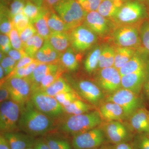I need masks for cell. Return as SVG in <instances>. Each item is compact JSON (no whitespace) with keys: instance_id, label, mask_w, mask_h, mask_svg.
Wrapping results in <instances>:
<instances>
[{"instance_id":"34","label":"cell","mask_w":149,"mask_h":149,"mask_svg":"<svg viewBox=\"0 0 149 149\" xmlns=\"http://www.w3.org/2000/svg\"><path fill=\"white\" fill-rule=\"evenodd\" d=\"M44 42V39L37 34L26 42L24 45V51L29 56L35 59L36 54L42 47Z\"/></svg>"},{"instance_id":"13","label":"cell","mask_w":149,"mask_h":149,"mask_svg":"<svg viewBox=\"0 0 149 149\" xmlns=\"http://www.w3.org/2000/svg\"><path fill=\"white\" fill-rule=\"evenodd\" d=\"M101 128L103 130L107 140L113 145L128 143L133 139L132 130L121 121H106L102 124Z\"/></svg>"},{"instance_id":"33","label":"cell","mask_w":149,"mask_h":149,"mask_svg":"<svg viewBox=\"0 0 149 149\" xmlns=\"http://www.w3.org/2000/svg\"><path fill=\"white\" fill-rule=\"evenodd\" d=\"M64 72L65 70L61 67L56 72L48 74L43 78L38 85L31 88V93L36 92H42L45 90L46 88L54 83L59 77H61L62 74Z\"/></svg>"},{"instance_id":"54","label":"cell","mask_w":149,"mask_h":149,"mask_svg":"<svg viewBox=\"0 0 149 149\" xmlns=\"http://www.w3.org/2000/svg\"><path fill=\"white\" fill-rule=\"evenodd\" d=\"M0 149H11L8 141L2 134L0 136Z\"/></svg>"},{"instance_id":"58","label":"cell","mask_w":149,"mask_h":149,"mask_svg":"<svg viewBox=\"0 0 149 149\" xmlns=\"http://www.w3.org/2000/svg\"><path fill=\"white\" fill-rule=\"evenodd\" d=\"M5 75H6V74L4 70L2 67L0 66V79H1V82L3 81Z\"/></svg>"},{"instance_id":"5","label":"cell","mask_w":149,"mask_h":149,"mask_svg":"<svg viewBox=\"0 0 149 149\" xmlns=\"http://www.w3.org/2000/svg\"><path fill=\"white\" fill-rule=\"evenodd\" d=\"M79 97L92 105L100 106L105 100L106 95L97 85L87 80L75 81L67 77L66 79Z\"/></svg>"},{"instance_id":"17","label":"cell","mask_w":149,"mask_h":149,"mask_svg":"<svg viewBox=\"0 0 149 149\" xmlns=\"http://www.w3.org/2000/svg\"><path fill=\"white\" fill-rule=\"evenodd\" d=\"M149 66V53L143 47L137 49L134 56L119 70L121 76Z\"/></svg>"},{"instance_id":"50","label":"cell","mask_w":149,"mask_h":149,"mask_svg":"<svg viewBox=\"0 0 149 149\" xmlns=\"http://www.w3.org/2000/svg\"><path fill=\"white\" fill-rule=\"evenodd\" d=\"M11 100L10 93L8 88L7 87L4 81L1 83L0 87V102L1 104L3 102Z\"/></svg>"},{"instance_id":"45","label":"cell","mask_w":149,"mask_h":149,"mask_svg":"<svg viewBox=\"0 0 149 149\" xmlns=\"http://www.w3.org/2000/svg\"><path fill=\"white\" fill-rule=\"evenodd\" d=\"M83 9L87 12L96 11L103 0H77Z\"/></svg>"},{"instance_id":"24","label":"cell","mask_w":149,"mask_h":149,"mask_svg":"<svg viewBox=\"0 0 149 149\" xmlns=\"http://www.w3.org/2000/svg\"><path fill=\"white\" fill-rule=\"evenodd\" d=\"M51 10L42 8L39 16L33 24L37 30V34L45 40H48L51 34L48 24V17Z\"/></svg>"},{"instance_id":"64","label":"cell","mask_w":149,"mask_h":149,"mask_svg":"<svg viewBox=\"0 0 149 149\" xmlns=\"http://www.w3.org/2000/svg\"><path fill=\"white\" fill-rule=\"evenodd\" d=\"M8 1H12V0H8Z\"/></svg>"},{"instance_id":"40","label":"cell","mask_w":149,"mask_h":149,"mask_svg":"<svg viewBox=\"0 0 149 149\" xmlns=\"http://www.w3.org/2000/svg\"><path fill=\"white\" fill-rule=\"evenodd\" d=\"M139 32L142 46L149 53V20L142 22Z\"/></svg>"},{"instance_id":"59","label":"cell","mask_w":149,"mask_h":149,"mask_svg":"<svg viewBox=\"0 0 149 149\" xmlns=\"http://www.w3.org/2000/svg\"><path fill=\"white\" fill-rule=\"evenodd\" d=\"M6 56V54L1 51L0 52V61H1Z\"/></svg>"},{"instance_id":"27","label":"cell","mask_w":149,"mask_h":149,"mask_svg":"<svg viewBox=\"0 0 149 149\" xmlns=\"http://www.w3.org/2000/svg\"><path fill=\"white\" fill-rule=\"evenodd\" d=\"M137 49L117 47L115 48L114 66L119 70L133 57Z\"/></svg>"},{"instance_id":"9","label":"cell","mask_w":149,"mask_h":149,"mask_svg":"<svg viewBox=\"0 0 149 149\" xmlns=\"http://www.w3.org/2000/svg\"><path fill=\"white\" fill-rule=\"evenodd\" d=\"M30 99L38 110L52 118L61 116L64 113L62 106L55 97L42 92L31 93Z\"/></svg>"},{"instance_id":"44","label":"cell","mask_w":149,"mask_h":149,"mask_svg":"<svg viewBox=\"0 0 149 149\" xmlns=\"http://www.w3.org/2000/svg\"><path fill=\"white\" fill-rule=\"evenodd\" d=\"M8 36L13 49L18 50H24V45L19 36V33L14 27L11 30Z\"/></svg>"},{"instance_id":"14","label":"cell","mask_w":149,"mask_h":149,"mask_svg":"<svg viewBox=\"0 0 149 149\" xmlns=\"http://www.w3.org/2000/svg\"><path fill=\"white\" fill-rule=\"evenodd\" d=\"M98 86L107 95H111L122 88L121 76L114 67L102 68L97 78Z\"/></svg>"},{"instance_id":"38","label":"cell","mask_w":149,"mask_h":149,"mask_svg":"<svg viewBox=\"0 0 149 149\" xmlns=\"http://www.w3.org/2000/svg\"><path fill=\"white\" fill-rule=\"evenodd\" d=\"M131 141L133 149H149V133H137Z\"/></svg>"},{"instance_id":"35","label":"cell","mask_w":149,"mask_h":149,"mask_svg":"<svg viewBox=\"0 0 149 149\" xmlns=\"http://www.w3.org/2000/svg\"><path fill=\"white\" fill-rule=\"evenodd\" d=\"M8 9L3 2L1 3L0 13V31L1 34L8 35L13 27L11 19L8 16Z\"/></svg>"},{"instance_id":"23","label":"cell","mask_w":149,"mask_h":149,"mask_svg":"<svg viewBox=\"0 0 149 149\" xmlns=\"http://www.w3.org/2000/svg\"><path fill=\"white\" fill-rule=\"evenodd\" d=\"M77 53L71 47H70L61 54L59 64L65 71L67 70L71 72L78 69L81 56Z\"/></svg>"},{"instance_id":"32","label":"cell","mask_w":149,"mask_h":149,"mask_svg":"<svg viewBox=\"0 0 149 149\" xmlns=\"http://www.w3.org/2000/svg\"><path fill=\"white\" fill-rule=\"evenodd\" d=\"M115 48L112 46L103 47L99 58L98 67L100 69L114 66Z\"/></svg>"},{"instance_id":"12","label":"cell","mask_w":149,"mask_h":149,"mask_svg":"<svg viewBox=\"0 0 149 149\" xmlns=\"http://www.w3.org/2000/svg\"><path fill=\"white\" fill-rule=\"evenodd\" d=\"M70 34L71 47L78 53L89 49L97 39V36L83 24L72 29Z\"/></svg>"},{"instance_id":"15","label":"cell","mask_w":149,"mask_h":149,"mask_svg":"<svg viewBox=\"0 0 149 149\" xmlns=\"http://www.w3.org/2000/svg\"><path fill=\"white\" fill-rule=\"evenodd\" d=\"M83 24L101 37L108 35L112 27H114L111 20L104 17L97 10L87 13Z\"/></svg>"},{"instance_id":"48","label":"cell","mask_w":149,"mask_h":149,"mask_svg":"<svg viewBox=\"0 0 149 149\" xmlns=\"http://www.w3.org/2000/svg\"><path fill=\"white\" fill-rule=\"evenodd\" d=\"M12 46L11 44L10 40L8 35L1 34L0 35V48L1 51L8 54L12 49Z\"/></svg>"},{"instance_id":"16","label":"cell","mask_w":149,"mask_h":149,"mask_svg":"<svg viewBox=\"0 0 149 149\" xmlns=\"http://www.w3.org/2000/svg\"><path fill=\"white\" fill-rule=\"evenodd\" d=\"M149 74V66H148L121 76L122 88L139 95L143 88Z\"/></svg>"},{"instance_id":"30","label":"cell","mask_w":149,"mask_h":149,"mask_svg":"<svg viewBox=\"0 0 149 149\" xmlns=\"http://www.w3.org/2000/svg\"><path fill=\"white\" fill-rule=\"evenodd\" d=\"M94 106L77 99L65 106L62 107L64 113L70 115H79L93 111Z\"/></svg>"},{"instance_id":"53","label":"cell","mask_w":149,"mask_h":149,"mask_svg":"<svg viewBox=\"0 0 149 149\" xmlns=\"http://www.w3.org/2000/svg\"><path fill=\"white\" fill-rule=\"evenodd\" d=\"M33 148L34 149H51L45 139L42 138L36 139Z\"/></svg>"},{"instance_id":"20","label":"cell","mask_w":149,"mask_h":149,"mask_svg":"<svg viewBox=\"0 0 149 149\" xmlns=\"http://www.w3.org/2000/svg\"><path fill=\"white\" fill-rule=\"evenodd\" d=\"M99 111L102 119L106 121L126 120L123 109L115 103L104 102L99 106Z\"/></svg>"},{"instance_id":"42","label":"cell","mask_w":149,"mask_h":149,"mask_svg":"<svg viewBox=\"0 0 149 149\" xmlns=\"http://www.w3.org/2000/svg\"><path fill=\"white\" fill-rule=\"evenodd\" d=\"M13 27L18 31L21 32L31 24L30 20L24 13L18 14L12 19Z\"/></svg>"},{"instance_id":"61","label":"cell","mask_w":149,"mask_h":149,"mask_svg":"<svg viewBox=\"0 0 149 149\" xmlns=\"http://www.w3.org/2000/svg\"><path fill=\"white\" fill-rule=\"evenodd\" d=\"M114 1H121L125 3L129 1H131V0H114Z\"/></svg>"},{"instance_id":"6","label":"cell","mask_w":149,"mask_h":149,"mask_svg":"<svg viewBox=\"0 0 149 149\" xmlns=\"http://www.w3.org/2000/svg\"><path fill=\"white\" fill-rule=\"evenodd\" d=\"M112 38L117 47L134 49L143 47L139 28L135 24L114 25Z\"/></svg>"},{"instance_id":"56","label":"cell","mask_w":149,"mask_h":149,"mask_svg":"<svg viewBox=\"0 0 149 149\" xmlns=\"http://www.w3.org/2000/svg\"><path fill=\"white\" fill-rule=\"evenodd\" d=\"M143 89L144 93H145L146 97L149 100V74L148 76L147 77L146 83L144 84Z\"/></svg>"},{"instance_id":"21","label":"cell","mask_w":149,"mask_h":149,"mask_svg":"<svg viewBox=\"0 0 149 149\" xmlns=\"http://www.w3.org/2000/svg\"><path fill=\"white\" fill-rule=\"evenodd\" d=\"M61 54L56 50L48 40H46L36 54L35 59L41 63L59 64Z\"/></svg>"},{"instance_id":"47","label":"cell","mask_w":149,"mask_h":149,"mask_svg":"<svg viewBox=\"0 0 149 149\" xmlns=\"http://www.w3.org/2000/svg\"><path fill=\"white\" fill-rule=\"evenodd\" d=\"M17 62L10 57L6 56L1 61V66L2 67L5 72L6 75H8L12 72L15 68Z\"/></svg>"},{"instance_id":"28","label":"cell","mask_w":149,"mask_h":149,"mask_svg":"<svg viewBox=\"0 0 149 149\" xmlns=\"http://www.w3.org/2000/svg\"><path fill=\"white\" fill-rule=\"evenodd\" d=\"M48 24L51 33H70L72 30L58 16L54 9L51 10L48 19Z\"/></svg>"},{"instance_id":"29","label":"cell","mask_w":149,"mask_h":149,"mask_svg":"<svg viewBox=\"0 0 149 149\" xmlns=\"http://www.w3.org/2000/svg\"><path fill=\"white\" fill-rule=\"evenodd\" d=\"M41 92L54 97L62 93L66 92L75 93L66 80L62 77H59L52 85Z\"/></svg>"},{"instance_id":"4","label":"cell","mask_w":149,"mask_h":149,"mask_svg":"<svg viewBox=\"0 0 149 149\" xmlns=\"http://www.w3.org/2000/svg\"><path fill=\"white\" fill-rule=\"evenodd\" d=\"M54 9L71 30L83 24L88 13L77 0H60Z\"/></svg>"},{"instance_id":"1","label":"cell","mask_w":149,"mask_h":149,"mask_svg":"<svg viewBox=\"0 0 149 149\" xmlns=\"http://www.w3.org/2000/svg\"><path fill=\"white\" fill-rule=\"evenodd\" d=\"M54 126L52 118L38 110L30 99L20 107L18 128L24 133L34 137L43 136L53 130Z\"/></svg>"},{"instance_id":"26","label":"cell","mask_w":149,"mask_h":149,"mask_svg":"<svg viewBox=\"0 0 149 149\" xmlns=\"http://www.w3.org/2000/svg\"><path fill=\"white\" fill-rule=\"evenodd\" d=\"M124 3L119 1L103 0L97 11L104 17L111 19L116 15Z\"/></svg>"},{"instance_id":"11","label":"cell","mask_w":149,"mask_h":149,"mask_svg":"<svg viewBox=\"0 0 149 149\" xmlns=\"http://www.w3.org/2000/svg\"><path fill=\"white\" fill-rule=\"evenodd\" d=\"M3 81L9 91L11 100L18 104L20 107L30 100L31 85L26 77L5 78L2 82Z\"/></svg>"},{"instance_id":"31","label":"cell","mask_w":149,"mask_h":149,"mask_svg":"<svg viewBox=\"0 0 149 149\" xmlns=\"http://www.w3.org/2000/svg\"><path fill=\"white\" fill-rule=\"evenodd\" d=\"M103 47L97 46L91 51L84 62V67L88 73L94 72L98 67L99 58Z\"/></svg>"},{"instance_id":"52","label":"cell","mask_w":149,"mask_h":149,"mask_svg":"<svg viewBox=\"0 0 149 149\" xmlns=\"http://www.w3.org/2000/svg\"><path fill=\"white\" fill-rule=\"evenodd\" d=\"M9 56L10 57L16 62L18 61L24 56H28L24 50L11 49L8 54Z\"/></svg>"},{"instance_id":"19","label":"cell","mask_w":149,"mask_h":149,"mask_svg":"<svg viewBox=\"0 0 149 149\" xmlns=\"http://www.w3.org/2000/svg\"><path fill=\"white\" fill-rule=\"evenodd\" d=\"M2 134L8 141L11 149H27L32 148L36 141L35 137L24 133L14 131Z\"/></svg>"},{"instance_id":"3","label":"cell","mask_w":149,"mask_h":149,"mask_svg":"<svg viewBox=\"0 0 149 149\" xmlns=\"http://www.w3.org/2000/svg\"><path fill=\"white\" fill-rule=\"evenodd\" d=\"M149 13L144 3L131 0L124 3L110 20L114 25L135 24L146 20L148 17Z\"/></svg>"},{"instance_id":"60","label":"cell","mask_w":149,"mask_h":149,"mask_svg":"<svg viewBox=\"0 0 149 149\" xmlns=\"http://www.w3.org/2000/svg\"><path fill=\"white\" fill-rule=\"evenodd\" d=\"M144 3L146 5V6L149 13V0H145Z\"/></svg>"},{"instance_id":"62","label":"cell","mask_w":149,"mask_h":149,"mask_svg":"<svg viewBox=\"0 0 149 149\" xmlns=\"http://www.w3.org/2000/svg\"><path fill=\"white\" fill-rule=\"evenodd\" d=\"M137 1H140L144 3L145 0H137Z\"/></svg>"},{"instance_id":"7","label":"cell","mask_w":149,"mask_h":149,"mask_svg":"<svg viewBox=\"0 0 149 149\" xmlns=\"http://www.w3.org/2000/svg\"><path fill=\"white\" fill-rule=\"evenodd\" d=\"M106 96L104 102H112L119 105L124 111L126 120L137 109L143 107L139 95L125 88H120Z\"/></svg>"},{"instance_id":"10","label":"cell","mask_w":149,"mask_h":149,"mask_svg":"<svg viewBox=\"0 0 149 149\" xmlns=\"http://www.w3.org/2000/svg\"><path fill=\"white\" fill-rule=\"evenodd\" d=\"M107 141L103 130L97 127L73 136L72 146L74 149H91L101 146Z\"/></svg>"},{"instance_id":"36","label":"cell","mask_w":149,"mask_h":149,"mask_svg":"<svg viewBox=\"0 0 149 149\" xmlns=\"http://www.w3.org/2000/svg\"><path fill=\"white\" fill-rule=\"evenodd\" d=\"M45 139L51 149H72V145L65 139L52 136H47Z\"/></svg>"},{"instance_id":"41","label":"cell","mask_w":149,"mask_h":149,"mask_svg":"<svg viewBox=\"0 0 149 149\" xmlns=\"http://www.w3.org/2000/svg\"><path fill=\"white\" fill-rule=\"evenodd\" d=\"M27 0H12L8 14L10 19L18 14L23 13V10Z\"/></svg>"},{"instance_id":"57","label":"cell","mask_w":149,"mask_h":149,"mask_svg":"<svg viewBox=\"0 0 149 149\" xmlns=\"http://www.w3.org/2000/svg\"><path fill=\"white\" fill-rule=\"evenodd\" d=\"M91 149H113V145H104L101 146L98 148H95Z\"/></svg>"},{"instance_id":"18","label":"cell","mask_w":149,"mask_h":149,"mask_svg":"<svg viewBox=\"0 0 149 149\" xmlns=\"http://www.w3.org/2000/svg\"><path fill=\"white\" fill-rule=\"evenodd\" d=\"M128 120L131 130L137 133H149V111L143 107L134 112Z\"/></svg>"},{"instance_id":"22","label":"cell","mask_w":149,"mask_h":149,"mask_svg":"<svg viewBox=\"0 0 149 149\" xmlns=\"http://www.w3.org/2000/svg\"><path fill=\"white\" fill-rule=\"evenodd\" d=\"M61 68L58 64L40 63L28 77H26L31 85V88L39 84L48 74L58 70Z\"/></svg>"},{"instance_id":"39","label":"cell","mask_w":149,"mask_h":149,"mask_svg":"<svg viewBox=\"0 0 149 149\" xmlns=\"http://www.w3.org/2000/svg\"><path fill=\"white\" fill-rule=\"evenodd\" d=\"M41 8L35 4L30 0H27L23 10V13L29 18L30 22L33 24L36 19L39 16Z\"/></svg>"},{"instance_id":"49","label":"cell","mask_w":149,"mask_h":149,"mask_svg":"<svg viewBox=\"0 0 149 149\" xmlns=\"http://www.w3.org/2000/svg\"><path fill=\"white\" fill-rule=\"evenodd\" d=\"M40 8L53 9L60 0H30Z\"/></svg>"},{"instance_id":"37","label":"cell","mask_w":149,"mask_h":149,"mask_svg":"<svg viewBox=\"0 0 149 149\" xmlns=\"http://www.w3.org/2000/svg\"><path fill=\"white\" fill-rule=\"evenodd\" d=\"M40 63H41L36 60L28 66L13 70L6 78L11 77L23 78L28 77Z\"/></svg>"},{"instance_id":"25","label":"cell","mask_w":149,"mask_h":149,"mask_svg":"<svg viewBox=\"0 0 149 149\" xmlns=\"http://www.w3.org/2000/svg\"><path fill=\"white\" fill-rule=\"evenodd\" d=\"M55 49L62 54L70 46V33L52 32L48 40Z\"/></svg>"},{"instance_id":"2","label":"cell","mask_w":149,"mask_h":149,"mask_svg":"<svg viewBox=\"0 0 149 149\" xmlns=\"http://www.w3.org/2000/svg\"><path fill=\"white\" fill-rule=\"evenodd\" d=\"M102 120L99 111L97 110L83 114L70 115L61 121L58 130L74 136L98 127Z\"/></svg>"},{"instance_id":"46","label":"cell","mask_w":149,"mask_h":149,"mask_svg":"<svg viewBox=\"0 0 149 149\" xmlns=\"http://www.w3.org/2000/svg\"><path fill=\"white\" fill-rule=\"evenodd\" d=\"M19 33L24 45L29 39L37 34L36 28L32 23Z\"/></svg>"},{"instance_id":"63","label":"cell","mask_w":149,"mask_h":149,"mask_svg":"<svg viewBox=\"0 0 149 149\" xmlns=\"http://www.w3.org/2000/svg\"><path fill=\"white\" fill-rule=\"evenodd\" d=\"M27 149H34V148H33V147H32V148H27Z\"/></svg>"},{"instance_id":"8","label":"cell","mask_w":149,"mask_h":149,"mask_svg":"<svg viewBox=\"0 0 149 149\" xmlns=\"http://www.w3.org/2000/svg\"><path fill=\"white\" fill-rule=\"evenodd\" d=\"M20 107L11 100L1 104L0 130L1 133L16 131L18 129Z\"/></svg>"},{"instance_id":"55","label":"cell","mask_w":149,"mask_h":149,"mask_svg":"<svg viewBox=\"0 0 149 149\" xmlns=\"http://www.w3.org/2000/svg\"><path fill=\"white\" fill-rule=\"evenodd\" d=\"M113 146V149H133L130 144L128 143H120Z\"/></svg>"},{"instance_id":"51","label":"cell","mask_w":149,"mask_h":149,"mask_svg":"<svg viewBox=\"0 0 149 149\" xmlns=\"http://www.w3.org/2000/svg\"><path fill=\"white\" fill-rule=\"evenodd\" d=\"M36 61V60L35 58L30 57L28 56H24L17 62V63L14 70L28 66V65L31 64Z\"/></svg>"},{"instance_id":"43","label":"cell","mask_w":149,"mask_h":149,"mask_svg":"<svg viewBox=\"0 0 149 149\" xmlns=\"http://www.w3.org/2000/svg\"><path fill=\"white\" fill-rule=\"evenodd\" d=\"M55 98L62 107L68 105L77 99H80L74 92L61 93L56 95Z\"/></svg>"}]
</instances>
